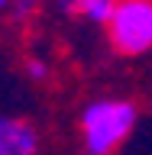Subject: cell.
Instances as JSON below:
<instances>
[{
    "label": "cell",
    "instance_id": "cell-1",
    "mask_svg": "<svg viewBox=\"0 0 152 155\" xmlns=\"http://www.w3.org/2000/svg\"><path fill=\"white\" fill-rule=\"evenodd\" d=\"M139 126V107L130 97L100 94L78 113V136L84 155H117Z\"/></svg>",
    "mask_w": 152,
    "mask_h": 155
},
{
    "label": "cell",
    "instance_id": "cell-2",
    "mask_svg": "<svg viewBox=\"0 0 152 155\" xmlns=\"http://www.w3.org/2000/svg\"><path fill=\"white\" fill-rule=\"evenodd\" d=\"M104 36L110 52L120 58L152 55V0H117Z\"/></svg>",
    "mask_w": 152,
    "mask_h": 155
},
{
    "label": "cell",
    "instance_id": "cell-3",
    "mask_svg": "<svg viewBox=\"0 0 152 155\" xmlns=\"http://www.w3.org/2000/svg\"><path fill=\"white\" fill-rule=\"evenodd\" d=\"M0 155H42V133L26 116L0 113Z\"/></svg>",
    "mask_w": 152,
    "mask_h": 155
},
{
    "label": "cell",
    "instance_id": "cell-4",
    "mask_svg": "<svg viewBox=\"0 0 152 155\" xmlns=\"http://www.w3.org/2000/svg\"><path fill=\"white\" fill-rule=\"evenodd\" d=\"M113 7H117V0H81L75 16L84 19L87 26H94V29H104L110 23V16H113Z\"/></svg>",
    "mask_w": 152,
    "mask_h": 155
},
{
    "label": "cell",
    "instance_id": "cell-5",
    "mask_svg": "<svg viewBox=\"0 0 152 155\" xmlns=\"http://www.w3.org/2000/svg\"><path fill=\"white\" fill-rule=\"evenodd\" d=\"M23 74L32 81V84H46L49 78H52V61L46 55H39V52H29L23 58Z\"/></svg>",
    "mask_w": 152,
    "mask_h": 155
},
{
    "label": "cell",
    "instance_id": "cell-6",
    "mask_svg": "<svg viewBox=\"0 0 152 155\" xmlns=\"http://www.w3.org/2000/svg\"><path fill=\"white\" fill-rule=\"evenodd\" d=\"M42 7H46V0H10L7 3V16L23 26V23H32V19L42 13Z\"/></svg>",
    "mask_w": 152,
    "mask_h": 155
},
{
    "label": "cell",
    "instance_id": "cell-7",
    "mask_svg": "<svg viewBox=\"0 0 152 155\" xmlns=\"http://www.w3.org/2000/svg\"><path fill=\"white\" fill-rule=\"evenodd\" d=\"M52 3H55L58 13H65V16H75V10H78V3H81V0H52Z\"/></svg>",
    "mask_w": 152,
    "mask_h": 155
},
{
    "label": "cell",
    "instance_id": "cell-8",
    "mask_svg": "<svg viewBox=\"0 0 152 155\" xmlns=\"http://www.w3.org/2000/svg\"><path fill=\"white\" fill-rule=\"evenodd\" d=\"M7 3H10V0H0V13H7Z\"/></svg>",
    "mask_w": 152,
    "mask_h": 155
}]
</instances>
